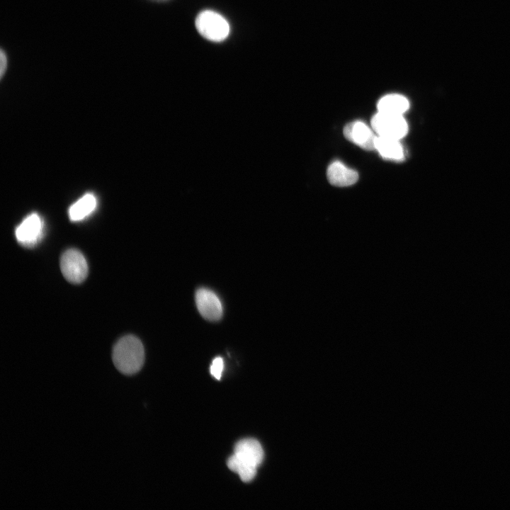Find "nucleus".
<instances>
[{
	"mask_svg": "<svg viewBox=\"0 0 510 510\" xmlns=\"http://www.w3.org/2000/svg\"><path fill=\"white\" fill-rule=\"evenodd\" d=\"M264 456L260 443L254 438H246L237 443L234 454L228 458L227 465L243 482H248L255 477Z\"/></svg>",
	"mask_w": 510,
	"mask_h": 510,
	"instance_id": "nucleus-1",
	"label": "nucleus"
},
{
	"mask_svg": "<svg viewBox=\"0 0 510 510\" xmlns=\"http://www.w3.org/2000/svg\"><path fill=\"white\" fill-rule=\"evenodd\" d=\"M112 360L121 373L127 375L137 373L144 361V349L142 342L132 335L122 337L113 346Z\"/></svg>",
	"mask_w": 510,
	"mask_h": 510,
	"instance_id": "nucleus-2",
	"label": "nucleus"
},
{
	"mask_svg": "<svg viewBox=\"0 0 510 510\" xmlns=\"http://www.w3.org/2000/svg\"><path fill=\"white\" fill-rule=\"evenodd\" d=\"M195 24L197 30L203 37L214 42L225 40L230 32L227 21L212 11L200 12L196 17Z\"/></svg>",
	"mask_w": 510,
	"mask_h": 510,
	"instance_id": "nucleus-3",
	"label": "nucleus"
},
{
	"mask_svg": "<svg viewBox=\"0 0 510 510\" xmlns=\"http://www.w3.org/2000/svg\"><path fill=\"white\" fill-rule=\"evenodd\" d=\"M378 136L401 140L408 132V125L402 115L378 112L370 120Z\"/></svg>",
	"mask_w": 510,
	"mask_h": 510,
	"instance_id": "nucleus-4",
	"label": "nucleus"
},
{
	"mask_svg": "<svg viewBox=\"0 0 510 510\" xmlns=\"http://www.w3.org/2000/svg\"><path fill=\"white\" fill-rule=\"evenodd\" d=\"M60 268L64 277L70 283L79 284L88 274V265L84 255L77 249L65 251L60 259Z\"/></svg>",
	"mask_w": 510,
	"mask_h": 510,
	"instance_id": "nucleus-5",
	"label": "nucleus"
},
{
	"mask_svg": "<svg viewBox=\"0 0 510 510\" xmlns=\"http://www.w3.org/2000/svg\"><path fill=\"white\" fill-rule=\"evenodd\" d=\"M43 222L36 213L27 216L16 227L15 234L17 241L26 246H34L42 237Z\"/></svg>",
	"mask_w": 510,
	"mask_h": 510,
	"instance_id": "nucleus-6",
	"label": "nucleus"
},
{
	"mask_svg": "<svg viewBox=\"0 0 510 510\" xmlns=\"http://www.w3.org/2000/svg\"><path fill=\"white\" fill-rule=\"evenodd\" d=\"M196 303L203 318L210 321L219 320L222 315V305L217 295L211 290L199 288L196 293Z\"/></svg>",
	"mask_w": 510,
	"mask_h": 510,
	"instance_id": "nucleus-7",
	"label": "nucleus"
},
{
	"mask_svg": "<svg viewBox=\"0 0 510 510\" xmlns=\"http://www.w3.org/2000/svg\"><path fill=\"white\" fill-rule=\"evenodd\" d=\"M346 139L361 148L372 151L375 149L376 137L371 129L363 122L356 120L346 125L343 130Z\"/></svg>",
	"mask_w": 510,
	"mask_h": 510,
	"instance_id": "nucleus-8",
	"label": "nucleus"
},
{
	"mask_svg": "<svg viewBox=\"0 0 510 510\" xmlns=\"http://www.w3.org/2000/svg\"><path fill=\"white\" fill-rule=\"evenodd\" d=\"M327 177L332 186L344 187L354 184L358 179V174L342 162L334 161L328 166Z\"/></svg>",
	"mask_w": 510,
	"mask_h": 510,
	"instance_id": "nucleus-9",
	"label": "nucleus"
},
{
	"mask_svg": "<svg viewBox=\"0 0 510 510\" xmlns=\"http://www.w3.org/2000/svg\"><path fill=\"white\" fill-rule=\"evenodd\" d=\"M400 140L377 136L375 149L385 159L402 162L404 159V150Z\"/></svg>",
	"mask_w": 510,
	"mask_h": 510,
	"instance_id": "nucleus-10",
	"label": "nucleus"
},
{
	"mask_svg": "<svg viewBox=\"0 0 510 510\" xmlns=\"http://www.w3.org/2000/svg\"><path fill=\"white\" fill-rule=\"evenodd\" d=\"M409 108V102L406 97L397 94H390L382 97L378 102V112L402 115Z\"/></svg>",
	"mask_w": 510,
	"mask_h": 510,
	"instance_id": "nucleus-11",
	"label": "nucleus"
},
{
	"mask_svg": "<svg viewBox=\"0 0 510 510\" xmlns=\"http://www.w3.org/2000/svg\"><path fill=\"white\" fill-rule=\"evenodd\" d=\"M97 204L96 197L87 193L75 202L69 210V216L72 221H79L90 215Z\"/></svg>",
	"mask_w": 510,
	"mask_h": 510,
	"instance_id": "nucleus-12",
	"label": "nucleus"
},
{
	"mask_svg": "<svg viewBox=\"0 0 510 510\" xmlns=\"http://www.w3.org/2000/svg\"><path fill=\"white\" fill-rule=\"evenodd\" d=\"M210 368L211 375L217 380H220L224 368L222 358L220 356L215 358Z\"/></svg>",
	"mask_w": 510,
	"mask_h": 510,
	"instance_id": "nucleus-13",
	"label": "nucleus"
},
{
	"mask_svg": "<svg viewBox=\"0 0 510 510\" xmlns=\"http://www.w3.org/2000/svg\"><path fill=\"white\" fill-rule=\"evenodd\" d=\"M7 64L6 56L4 52L1 50L0 54V76L1 78L3 76Z\"/></svg>",
	"mask_w": 510,
	"mask_h": 510,
	"instance_id": "nucleus-14",
	"label": "nucleus"
}]
</instances>
